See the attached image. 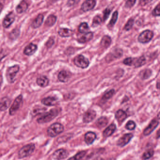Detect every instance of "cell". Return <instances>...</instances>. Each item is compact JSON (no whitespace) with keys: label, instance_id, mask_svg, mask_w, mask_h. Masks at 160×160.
Listing matches in <instances>:
<instances>
[{"label":"cell","instance_id":"1","mask_svg":"<svg viewBox=\"0 0 160 160\" xmlns=\"http://www.w3.org/2000/svg\"><path fill=\"white\" fill-rule=\"evenodd\" d=\"M59 113V111L57 109H52L47 113L43 115L42 117L37 119V122L39 124H44L48 123L54 119Z\"/></svg>","mask_w":160,"mask_h":160},{"label":"cell","instance_id":"2","mask_svg":"<svg viewBox=\"0 0 160 160\" xmlns=\"http://www.w3.org/2000/svg\"><path fill=\"white\" fill-rule=\"evenodd\" d=\"M63 126L59 123L52 124L48 129V134L51 137H55L63 132Z\"/></svg>","mask_w":160,"mask_h":160},{"label":"cell","instance_id":"3","mask_svg":"<svg viewBox=\"0 0 160 160\" xmlns=\"http://www.w3.org/2000/svg\"><path fill=\"white\" fill-rule=\"evenodd\" d=\"M35 146L34 144L31 143L23 146L18 152V158L20 159L28 157L32 155V153L34 151Z\"/></svg>","mask_w":160,"mask_h":160},{"label":"cell","instance_id":"4","mask_svg":"<svg viewBox=\"0 0 160 160\" xmlns=\"http://www.w3.org/2000/svg\"><path fill=\"white\" fill-rule=\"evenodd\" d=\"M19 70V66L18 65L8 68L7 70V79L8 82L12 83L15 81L16 75Z\"/></svg>","mask_w":160,"mask_h":160},{"label":"cell","instance_id":"5","mask_svg":"<svg viewBox=\"0 0 160 160\" xmlns=\"http://www.w3.org/2000/svg\"><path fill=\"white\" fill-rule=\"evenodd\" d=\"M154 37V33L149 30H145L142 32L138 38V40L142 44L148 43L152 40Z\"/></svg>","mask_w":160,"mask_h":160},{"label":"cell","instance_id":"6","mask_svg":"<svg viewBox=\"0 0 160 160\" xmlns=\"http://www.w3.org/2000/svg\"><path fill=\"white\" fill-rule=\"evenodd\" d=\"M74 62L77 67L83 69L88 67L89 64L88 59L82 55H78L76 56L74 59Z\"/></svg>","mask_w":160,"mask_h":160},{"label":"cell","instance_id":"7","mask_svg":"<svg viewBox=\"0 0 160 160\" xmlns=\"http://www.w3.org/2000/svg\"><path fill=\"white\" fill-rule=\"evenodd\" d=\"M22 97L21 95L16 98L14 102L11 106L9 109V113L10 115H13L16 113V112L20 108L22 104Z\"/></svg>","mask_w":160,"mask_h":160},{"label":"cell","instance_id":"8","mask_svg":"<svg viewBox=\"0 0 160 160\" xmlns=\"http://www.w3.org/2000/svg\"><path fill=\"white\" fill-rule=\"evenodd\" d=\"M159 125V122L157 119H153L150 122L147 128L145 129L143 132V134L145 136H148L151 134L155 129L158 127Z\"/></svg>","mask_w":160,"mask_h":160},{"label":"cell","instance_id":"9","mask_svg":"<svg viewBox=\"0 0 160 160\" xmlns=\"http://www.w3.org/2000/svg\"><path fill=\"white\" fill-rule=\"evenodd\" d=\"M133 137V135L132 133H127V134H124L118 141L117 145L120 147L125 146L131 140Z\"/></svg>","mask_w":160,"mask_h":160},{"label":"cell","instance_id":"10","mask_svg":"<svg viewBox=\"0 0 160 160\" xmlns=\"http://www.w3.org/2000/svg\"><path fill=\"white\" fill-rule=\"evenodd\" d=\"M69 153L64 149H59L56 150L52 155L53 159L56 160L64 159L68 157Z\"/></svg>","mask_w":160,"mask_h":160},{"label":"cell","instance_id":"11","mask_svg":"<svg viewBox=\"0 0 160 160\" xmlns=\"http://www.w3.org/2000/svg\"><path fill=\"white\" fill-rule=\"evenodd\" d=\"M96 5L95 0H86L81 6V9L84 12H87L92 10Z\"/></svg>","mask_w":160,"mask_h":160},{"label":"cell","instance_id":"12","mask_svg":"<svg viewBox=\"0 0 160 160\" xmlns=\"http://www.w3.org/2000/svg\"><path fill=\"white\" fill-rule=\"evenodd\" d=\"M96 117V112L93 110H88L85 113L83 117L84 123H89L93 121Z\"/></svg>","mask_w":160,"mask_h":160},{"label":"cell","instance_id":"13","mask_svg":"<svg viewBox=\"0 0 160 160\" xmlns=\"http://www.w3.org/2000/svg\"><path fill=\"white\" fill-rule=\"evenodd\" d=\"M15 19V16L13 12L9 13L5 18L3 21V26L4 28H7L10 26L11 24L14 22Z\"/></svg>","mask_w":160,"mask_h":160},{"label":"cell","instance_id":"14","mask_svg":"<svg viewBox=\"0 0 160 160\" xmlns=\"http://www.w3.org/2000/svg\"><path fill=\"white\" fill-rule=\"evenodd\" d=\"M37 49L38 47L37 45L33 43H30L28 46H26V48L24 49L23 52L25 55L30 56L36 52Z\"/></svg>","mask_w":160,"mask_h":160},{"label":"cell","instance_id":"15","mask_svg":"<svg viewBox=\"0 0 160 160\" xmlns=\"http://www.w3.org/2000/svg\"><path fill=\"white\" fill-rule=\"evenodd\" d=\"M97 138L96 133L92 132H88L85 135L84 141L87 144L89 145L93 143Z\"/></svg>","mask_w":160,"mask_h":160},{"label":"cell","instance_id":"16","mask_svg":"<svg viewBox=\"0 0 160 160\" xmlns=\"http://www.w3.org/2000/svg\"><path fill=\"white\" fill-rule=\"evenodd\" d=\"M11 100L7 97L2 98L0 101V111H5L10 106Z\"/></svg>","mask_w":160,"mask_h":160},{"label":"cell","instance_id":"17","mask_svg":"<svg viewBox=\"0 0 160 160\" xmlns=\"http://www.w3.org/2000/svg\"><path fill=\"white\" fill-rule=\"evenodd\" d=\"M146 63V59L144 56H140L139 58H134L133 65L135 68L141 67Z\"/></svg>","mask_w":160,"mask_h":160},{"label":"cell","instance_id":"18","mask_svg":"<svg viewBox=\"0 0 160 160\" xmlns=\"http://www.w3.org/2000/svg\"><path fill=\"white\" fill-rule=\"evenodd\" d=\"M115 117L118 121L119 123H121L127 119L128 115L123 110H119L116 113Z\"/></svg>","mask_w":160,"mask_h":160},{"label":"cell","instance_id":"19","mask_svg":"<svg viewBox=\"0 0 160 160\" xmlns=\"http://www.w3.org/2000/svg\"><path fill=\"white\" fill-rule=\"evenodd\" d=\"M41 102L43 104L47 106H54L57 104V100L53 97H49L43 99L41 100Z\"/></svg>","mask_w":160,"mask_h":160},{"label":"cell","instance_id":"20","mask_svg":"<svg viewBox=\"0 0 160 160\" xmlns=\"http://www.w3.org/2000/svg\"><path fill=\"white\" fill-rule=\"evenodd\" d=\"M93 33L92 32H88L86 33L84 35L82 36V37L78 39V41L79 43H85L91 40L93 38Z\"/></svg>","mask_w":160,"mask_h":160},{"label":"cell","instance_id":"21","mask_svg":"<svg viewBox=\"0 0 160 160\" xmlns=\"http://www.w3.org/2000/svg\"><path fill=\"white\" fill-rule=\"evenodd\" d=\"M74 32L68 28H61L58 31V34L62 37H69L73 35Z\"/></svg>","mask_w":160,"mask_h":160},{"label":"cell","instance_id":"22","mask_svg":"<svg viewBox=\"0 0 160 160\" xmlns=\"http://www.w3.org/2000/svg\"><path fill=\"white\" fill-rule=\"evenodd\" d=\"M44 17L42 14H39L32 23V26L33 28H38L41 26L44 20Z\"/></svg>","mask_w":160,"mask_h":160},{"label":"cell","instance_id":"23","mask_svg":"<svg viewBox=\"0 0 160 160\" xmlns=\"http://www.w3.org/2000/svg\"><path fill=\"white\" fill-rule=\"evenodd\" d=\"M116 129V125L114 124H111L103 131V136L104 137H108L111 136L115 131Z\"/></svg>","mask_w":160,"mask_h":160},{"label":"cell","instance_id":"24","mask_svg":"<svg viewBox=\"0 0 160 160\" xmlns=\"http://www.w3.org/2000/svg\"><path fill=\"white\" fill-rule=\"evenodd\" d=\"M152 75V70L150 69H145L140 72L139 77L142 80H147L151 77Z\"/></svg>","mask_w":160,"mask_h":160},{"label":"cell","instance_id":"25","mask_svg":"<svg viewBox=\"0 0 160 160\" xmlns=\"http://www.w3.org/2000/svg\"><path fill=\"white\" fill-rule=\"evenodd\" d=\"M28 5L25 1H22L16 8V11L18 14H21L26 11L28 8Z\"/></svg>","mask_w":160,"mask_h":160},{"label":"cell","instance_id":"26","mask_svg":"<svg viewBox=\"0 0 160 160\" xmlns=\"http://www.w3.org/2000/svg\"><path fill=\"white\" fill-rule=\"evenodd\" d=\"M49 82V81L48 79L45 76L39 77L37 79V83L41 87H46L48 86Z\"/></svg>","mask_w":160,"mask_h":160},{"label":"cell","instance_id":"27","mask_svg":"<svg viewBox=\"0 0 160 160\" xmlns=\"http://www.w3.org/2000/svg\"><path fill=\"white\" fill-rule=\"evenodd\" d=\"M112 43V39L109 36H104L102 37L101 41V46L102 48H109Z\"/></svg>","mask_w":160,"mask_h":160},{"label":"cell","instance_id":"28","mask_svg":"<svg viewBox=\"0 0 160 160\" xmlns=\"http://www.w3.org/2000/svg\"><path fill=\"white\" fill-rule=\"evenodd\" d=\"M70 78L69 73L66 71H62L59 73L58 75V79L60 82H67Z\"/></svg>","mask_w":160,"mask_h":160},{"label":"cell","instance_id":"29","mask_svg":"<svg viewBox=\"0 0 160 160\" xmlns=\"http://www.w3.org/2000/svg\"><path fill=\"white\" fill-rule=\"evenodd\" d=\"M108 120L105 117H102L100 118L96 122L97 126L99 128H102L105 127L108 124Z\"/></svg>","mask_w":160,"mask_h":160},{"label":"cell","instance_id":"30","mask_svg":"<svg viewBox=\"0 0 160 160\" xmlns=\"http://www.w3.org/2000/svg\"><path fill=\"white\" fill-rule=\"evenodd\" d=\"M56 20H57V18L56 16L53 15H50L46 20L45 24L48 27H51L55 24Z\"/></svg>","mask_w":160,"mask_h":160},{"label":"cell","instance_id":"31","mask_svg":"<svg viewBox=\"0 0 160 160\" xmlns=\"http://www.w3.org/2000/svg\"><path fill=\"white\" fill-rule=\"evenodd\" d=\"M118 18V12L117 11H115L113 14L111 21L108 24V27L109 28H112L113 27L117 21Z\"/></svg>","mask_w":160,"mask_h":160},{"label":"cell","instance_id":"32","mask_svg":"<svg viewBox=\"0 0 160 160\" xmlns=\"http://www.w3.org/2000/svg\"><path fill=\"white\" fill-rule=\"evenodd\" d=\"M89 30V26L87 22H82L79 25L78 28L79 32L81 33H87Z\"/></svg>","mask_w":160,"mask_h":160},{"label":"cell","instance_id":"33","mask_svg":"<svg viewBox=\"0 0 160 160\" xmlns=\"http://www.w3.org/2000/svg\"><path fill=\"white\" fill-rule=\"evenodd\" d=\"M86 152L85 151H82L78 153L77 155L74 156V157L70 158L68 160H80L82 159L86 155Z\"/></svg>","mask_w":160,"mask_h":160},{"label":"cell","instance_id":"34","mask_svg":"<svg viewBox=\"0 0 160 160\" xmlns=\"http://www.w3.org/2000/svg\"><path fill=\"white\" fill-rule=\"evenodd\" d=\"M115 90L114 89H111V90L108 91V92H107L106 94H104V96H103L102 98V101H106L109 100V99L112 98V96H113Z\"/></svg>","mask_w":160,"mask_h":160},{"label":"cell","instance_id":"35","mask_svg":"<svg viewBox=\"0 0 160 160\" xmlns=\"http://www.w3.org/2000/svg\"><path fill=\"white\" fill-rule=\"evenodd\" d=\"M102 22V20L101 17L100 16H96L93 18L92 26L94 27H97Z\"/></svg>","mask_w":160,"mask_h":160},{"label":"cell","instance_id":"36","mask_svg":"<svg viewBox=\"0 0 160 160\" xmlns=\"http://www.w3.org/2000/svg\"><path fill=\"white\" fill-rule=\"evenodd\" d=\"M154 151L153 149L148 150L144 153L142 156L143 159L146 160L150 158L154 155Z\"/></svg>","mask_w":160,"mask_h":160},{"label":"cell","instance_id":"37","mask_svg":"<svg viewBox=\"0 0 160 160\" xmlns=\"http://www.w3.org/2000/svg\"><path fill=\"white\" fill-rule=\"evenodd\" d=\"M134 23V20L133 19L131 18L128 21L127 23H126L125 25V27H124V29L126 31H128L130 30L132 28V26H133V24Z\"/></svg>","mask_w":160,"mask_h":160},{"label":"cell","instance_id":"38","mask_svg":"<svg viewBox=\"0 0 160 160\" xmlns=\"http://www.w3.org/2000/svg\"><path fill=\"white\" fill-rule=\"evenodd\" d=\"M136 126V124L134 121H132V120H130L126 124V128L128 130H133L135 129Z\"/></svg>","mask_w":160,"mask_h":160},{"label":"cell","instance_id":"39","mask_svg":"<svg viewBox=\"0 0 160 160\" xmlns=\"http://www.w3.org/2000/svg\"><path fill=\"white\" fill-rule=\"evenodd\" d=\"M19 31L18 29H14L9 35V37L11 39H15L19 35Z\"/></svg>","mask_w":160,"mask_h":160},{"label":"cell","instance_id":"40","mask_svg":"<svg viewBox=\"0 0 160 160\" xmlns=\"http://www.w3.org/2000/svg\"><path fill=\"white\" fill-rule=\"evenodd\" d=\"M133 60H134V58L128 57V58H126L123 61V63L126 65L131 66L133 65Z\"/></svg>","mask_w":160,"mask_h":160},{"label":"cell","instance_id":"41","mask_svg":"<svg viewBox=\"0 0 160 160\" xmlns=\"http://www.w3.org/2000/svg\"><path fill=\"white\" fill-rule=\"evenodd\" d=\"M152 14L155 17L160 16V4L157 5L154 8V10L152 11Z\"/></svg>","mask_w":160,"mask_h":160},{"label":"cell","instance_id":"42","mask_svg":"<svg viewBox=\"0 0 160 160\" xmlns=\"http://www.w3.org/2000/svg\"><path fill=\"white\" fill-rule=\"evenodd\" d=\"M113 54L115 58H120L123 55V51L120 49H117L115 50Z\"/></svg>","mask_w":160,"mask_h":160},{"label":"cell","instance_id":"43","mask_svg":"<svg viewBox=\"0 0 160 160\" xmlns=\"http://www.w3.org/2000/svg\"><path fill=\"white\" fill-rule=\"evenodd\" d=\"M136 2V0H128L125 4V7L131 8L134 5Z\"/></svg>","mask_w":160,"mask_h":160},{"label":"cell","instance_id":"44","mask_svg":"<svg viewBox=\"0 0 160 160\" xmlns=\"http://www.w3.org/2000/svg\"><path fill=\"white\" fill-rule=\"evenodd\" d=\"M111 13V10L109 8H107L103 11V21H105L108 19Z\"/></svg>","mask_w":160,"mask_h":160},{"label":"cell","instance_id":"45","mask_svg":"<svg viewBox=\"0 0 160 160\" xmlns=\"http://www.w3.org/2000/svg\"><path fill=\"white\" fill-rule=\"evenodd\" d=\"M46 109H37L33 110L32 112V115L33 116H36L37 115L43 112H45Z\"/></svg>","mask_w":160,"mask_h":160},{"label":"cell","instance_id":"46","mask_svg":"<svg viewBox=\"0 0 160 160\" xmlns=\"http://www.w3.org/2000/svg\"><path fill=\"white\" fill-rule=\"evenodd\" d=\"M153 0H140V5L141 6H144L148 4L151 2Z\"/></svg>","mask_w":160,"mask_h":160},{"label":"cell","instance_id":"47","mask_svg":"<svg viewBox=\"0 0 160 160\" xmlns=\"http://www.w3.org/2000/svg\"><path fill=\"white\" fill-rule=\"evenodd\" d=\"M80 0H68V1L67 5L69 7L72 6L79 2Z\"/></svg>","mask_w":160,"mask_h":160},{"label":"cell","instance_id":"48","mask_svg":"<svg viewBox=\"0 0 160 160\" xmlns=\"http://www.w3.org/2000/svg\"><path fill=\"white\" fill-rule=\"evenodd\" d=\"M54 43V40H53L52 38H50V39L48 40V42H47V44H46V46H47V47H48V48H51V47L53 45Z\"/></svg>","mask_w":160,"mask_h":160},{"label":"cell","instance_id":"49","mask_svg":"<svg viewBox=\"0 0 160 160\" xmlns=\"http://www.w3.org/2000/svg\"><path fill=\"white\" fill-rule=\"evenodd\" d=\"M7 54L2 49H0V61L2 60L5 56H6Z\"/></svg>","mask_w":160,"mask_h":160},{"label":"cell","instance_id":"50","mask_svg":"<svg viewBox=\"0 0 160 160\" xmlns=\"http://www.w3.org/2000/svg\"><path fill=\"white\" fill-rule=\"evenodd\" d=\"M2 75H0V88H1L2 83Z\"/></svg>","mask_w":160,"mask_h":160},{"label":"cell","instance_id":"51","mask_svg":"<svg viewBox=\"0 0 160 160\" xmlns=\"http://www.w3.org/2000/svg\"><path fill=\"white\" fill-rule=\"evenodd\" d=\"M160 137V129L158 131V132H157V138H159Z\"/></svg>","mask_w":160,"mask_h":160},{"label":"cell","instance_id":"52","mask_svg":"<svg viewBox=\"0 0 160 160\" xmlns=\"http://www.w3.org/2000/svg\"><path fill=\"white\" fill-rule=\"evenodd\" d=\"M2 5L0 4V13H1V11H2Z\"/></svg>","mask_w":160,"mask_h":160},{"label":"cell","instance_id":"53","mask_svg":"<svg viewBox=\"0 0 160 160\" xmlns=\"http://www.w3.org/2000/svg\"><path fill=\"white\" fill-rule=\"evenodd\" d=\"M158 119H160V112L158 114Z\"/></svg>","mask_w":160,"mask_h":160}]
</instances>
